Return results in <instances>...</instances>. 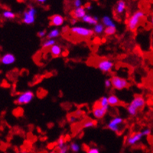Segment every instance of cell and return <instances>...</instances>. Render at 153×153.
Masks as SVG:
<instances>
[{
  "label": "cell",
  "instance_id": "30",
  "mask_svg": "<svg viewBox=\"0 0 153 153\" xmlns=\"http://www.w3.org/2000/svg\"><path fill=\"white\" fill-rule=\"evenodd\" d=\"M47 31L45 30H41V31H38L37 35H38V36L40 38H44L45 37L47 36Z\"/></svg>",
  "mask_w": 153,
  "mask_h": 153
},
{
  "label": "cell",
  "instance_id": "36",
  "mask_svg": "<svg viewBox=\"0 0 153 153\" xmlns=\"http://www.w3.org/2000/svg\"><path fill=\"white\" fill-rule=\"evenodd\" d=\"M76 118H75V117H70V120H69V121L71 123H74V122H76Z\"/></svg>",
  "mask_w": 153,
  "mask_h": 153
},
{
  "label": "cell",
  "instance_id": "13",
  "mask_svg": "<svg viewBox=\"0 0 153 153\" xmlns=\"http://www.w3.org/2000/svg\"><path fill=\"white\" fill-rule=\"evenodd\" d=\"M72 18L78 20V19H82L84 16L87 15V11H86V8L83 7H79V8H75L72 12Z\"/></svg>",
  "mask_w": 153,
  "mask_h": 153
},
{
  "label": "cell",
  "instance_id": "15",
  "mask_svg": "<svg viewBox=\"0 0 153 153\" xmlns=\"http://www.w3.org/2000/svg\"><path fill=\"white\" fill-rule=\"evenodd\" d=\"M82 21L84 22V23H87V24L90 25H95L98 23L99 22V18L97 16H93L90 14H87L84 16L83 19H81Z\"/></svg>",
  "mask_w": 153,
  "mask_h": 153
},
{
  "label": "cell",
  "instance_id": "31",
  "mask_svg": "<svg viewBox=\"0 0 153 153\" xmlns=\"http://www.w3.org/2000/svg\"><path fill=\"white\" fill-rule=\"evenodd\" d=\"M104 86L106 89H110L112 87V82L111 79H106L104 81Z\"/></svg>",
  "mask_w": 153,
  "mask_h": 153
},
{
  "label": "cell",
  "instance_id": "16",
  "mask_svg": "<svg viewBox=\"0 0 153 153\" xmlns=\"http://www.w3.org/2000/svg\"><path fill=\"white\" fill-rule=\"evenodd\" d=\"M49 51L53 57H59L62 54V48L59 45L55 44L54 45L49 48Z\"/></svg>",
  "mask_w": 153,
  "mask_h": 153
},
{
  "label": "cell",
  "instance_id": "17",
  "mask_svg": "<svg viewBox=\"0 0 153 153\" xmlns=\"http://www.w3.org/2000/svg\"><path fill=\"white\" fill-rule=\"evenodd\" d=\"M102 24L104 25L105 28L107 27H117L114 21L109 16H104L102 18Z\"/></svg>",
  "mask_w": 153,
  "mask_h": 153
},
{
  "label": "cell",
  "instance_id": "40",
  "mask_svg": "<svg viewBox=\"0 0 153 153\" xmlns=\"http://www.w3.org/2000/svg\"><path fill=\"white\" fill-rule=\"evenodd\" d=\"M22 153H28V152H22Z\"/></svg>",
  "mask_w": 153,
  "mask_h": 153
},
{
  "label": "cell",
  "instance_id": "37",
  "mask_svg": "<svg viewBox=\"0 0 153 153\" xmlns=\"http://www.w3.org/2000/svg\"><path fill=\"white\" fill-rule=\"evenodd\" d=\"M76 19H72V23H73V24H74L75 22H76Z\"/></svg>",
  "mask_w": 153,
  "mask_h": 153
},
{
  "label": "cell",
  "instance_id": "12",
  "mask_svg": "<svg viewBox=\"0 0 153 153\" xmlns=\"http://www.w3.org/2000/svg\"><path fill=\"white\" fill-rule=\"evenodd\" d=\"M51 25L54 27H61L65 23V18L61 15L55 14L51 17Z\"/></svg>",
  "mask_w": 153,
  "mask_h": 153
},
{
  "label": "cell",
  "instance_id": "29",
  "mask_svg": "<svg viewBox=\"0 0 153 153\" xmlns=\"http://www.w3.org/2000/svg\"><path fill=\"white\" fill-rule=\"evenodd\" d=\"M87 153H100V149L97 147H91L90 149H88Z\"/></svg>",
  "mask_w": 153,
  "mask_h": 153
},
{
  "label": "cell",
  "instance_id": "39",
  "mask_svg": "<svg viewBox=\"0 0 153 153\" xmlns=\"http://www.w3.org/2000/svg\"><path fill=\"white\" fill-rule=\"evenodd\" d=\"M48 153H56V152L55 151H51V152H49Z\"/></svg>",
  "mask_w": 153,
  "mask_h": 153
},
{
  "label": "cell",
  "instance_id": "10",
  "mask_svg": "<svg viewBox=\"0 0 153 153\" xmlns=\"http://www.w3.org/2000/svg\"><path fill=\"white\" fill-rule=\"evenodd\" d=\"M143 136H144V135H143V132H136L134 133H132L127 137L126 140V144L129 146H134V145H136V143L141 141Z\"/></svg>",
  "mask_w": 153,
  "mask_h": 153
},
{
  "label": "cell",
  "instance_id": "25",
  "mask_svg": "<svg viewBox=\"0 0 153 153\" xmlns=\"http://www.w3.org/2000/svg\"><path fill=\"white\" fill-rule=\"evenodd\" d=\"M117 32V27H107L105 28L104 35L106 36H113Z\"/></svg>",
  "mask_w": 153,
  "mask_h": 153
},
{
  "label": "cell",
  "instance_id": "28",
  "mask_svg": "<svg viewBox=\"0 0 153 153\" xmlns=\"http://www.w3.org/2000/svg\"><path fill=\"white\" fill-rule=\"evenodd\" d=\"M73 5L74 8L81 7L82 5H83V1L82 0H74Z\"/></svg>",
  "mask_w": 153,
  "mask_h": 153
},
{
  "label": "cell",
  "instance_id": "22",
  "mask_svg": "<svg viewBox=\"0 0 153 153\" xmlns=\"http://www.w3.org/2000/svg\"><path fill=\"white\" fill-rule=\"evenodd\" d=\"M97 124V121L94 120H86L85 122L83 123L82 124V127L84 129H90V128H93V127L96 126Z\"/></svg>",
  "mask_w": 153,
  "mask_h": 153
},
{
  "label": "cell",
  "instance_id": "5",
  "mask_svg": "<svg viewBox=\"0 0 153 153\" xmlns=\"http://www.w3.org/2000/svg\"><path fill=\"white\" fill-rule=\"evenodd\" d=\"M34 98H35V94L32 91H24L18 95L17 98L16 99V103L18 105H26L31 103Z\"/></svg>",
  "mask_w": 153,
  "mask_h": 153
},
{
  "label": "cell",
  "instance_id": "35",
  "mask_svg": "<svg viewBox=\"0 0 153 153\" xmlns=\"http://www.w3.org/2000/svg\"><path fill=\"white\" fill-rule=\"evenodd\" d=\"M38 4H45L48 0H35Z\"/></svg>",
  "mask_w": 153,
  "mask_h": 153
},
{
  "label": "cell",
  "instance_id": "11",
  "mask_svg": "<svg viewBox=\"0 0 153 153\" xmlns=\"http://www.w3.org/2000/svg\"><path fill=\"white\" fill-rule=\"evenodd\" d=\"M16 61V56L11 53H6L3 54L1 57V63L4 65H13Z\"/></svg>",
  "mask_w": 153,
  "mask_h": 153
},
{
  "label": "cell",
  "instance_id": "4",
  "mask_svg": "<svg viewBox=\"0 0 153 153\" xmlns=\"http://www.w3.org/2000/svg\"><path fill=\"white\" fill-rule=\"evenodd\" d=\"M37 14V10L33 6H29L27 10L23 12L22 22L25 25H33L35 22V16Z\"/></svg>",
  "mask_w": 153,
  "mask_h": 153
},
{
  "label": "cell",
  "instance_id": "19",
  "mask_svg": "<svg viewBox=\"0 0 153 153\" xmlns=\"http://www.w3.org/2000/svg\"><path fill=\"white\" fill-rule=\"evenodd\" d=\"M94 35H102L103 33H104V30H105V27L102 23L98 22L97 24L95 25L94 26Z\"/></svg>",
  "mask_w": 153,
  "mask_h": 153
},
{
  "label": "cell",
  "instance_id": "26",
  "mask_svg": "<svg viewBox=\"0 0 153 153\" xmlns=\"http://www.w3.org/2000/svg\"><path fill=\"white\" fill-rule=\"evenodd\" d=\"M70 149L74 153H77L80 152V145L76 143H71L70 145Z\"/></svg>",
  "mask_w": 153,
  "mask_h": 153
},
{
  "label": "cell",
  "instance_id": "8",
  "mask_svg": "<svg viewBox=\"0 0 153 153\" xmlns=\"http://www.w3.org/2000/svg\"><path fill=\"white\" fill-rule=\"evenodd\" d=\"M97 67L103 73H109L113 70L114 67V62L112 60L104 58L101 59L97 63Z\"/></svg>",
  "mask_w": 153,
  "mask_h": 153
},
{
  "label": "cell",
  "instance_id": "32",
  "mask_svg": "<svg viewBox=\"0 0 153 153\" xmlns=\"http://www.w3.org/2000/svg\"><path fill=\"white\" fill-rule=\"evenodd\" d=\"M142 132H143V135H144L145 136H149L151 135L152 129H149V128H146V129H145L144 130H143Z\"/></svg>",
  "mask_w": 153,
  "mask_h": 153
},
{
  "label": "cell",
  "instance_id": "9",
  "mask_svg": "<svg viewBox=\"0 0 153 153\" xmlns=\"http://www.w3.org/2000/svg\"><path fill=\"white\" fill-rule=\"evenodd\" d=\"M107 111L108 109L100 106L98 104L97 102L94 104V106H93L92 114L96 120H101V119H103L106 116Z\"/></svg>",
  "mask_w": 153,
  "mask_h": 153
},
{
  "label": "cell",
  "instance_id": "20",
  "mask_svg": "<svg viewBox=\"0 0 153 153\" xmlns=\"http://www.w3.org/2000/svg\"><path fill=\"white\" fill-rule=\"evenodd\" d=\"M61 35V31L59 28H55L51 30L47 34V39H56L57 38L60 36Z\"/></svg>",
  "mask_w": 153,
  "mask_h": 153
},
{
  "label": "cell",
  "instance_id": "2",
  "mask_svg": "<svg viewBox=\"0 0 153 153\" xmlns=\"http://www.w3.org/2000/svg\"><path fill=\"white\" fill-rule=\"evenodd\" d=\"M145 17V12L142 10H138L135 12L128 19L127 28L130 31H134L137 29L138 26L140 24L142 19Z\"/></svg>",
  "mask_w": 153,
  "mask_h": 153
},
{
  "label": "cell",
  "instance_id": "6",
  "mask_svg": "<svg viewBox=\"0 0 153 153\" xmlns=\"http://www.w3.org/2000/svg\"><path fill=\"white\" fill-rule=\"evenodd\" d=\"M112 87L117 91H123L129 86V82L125 78L115 75L111 77Z\"/></svg>",
  "mask_w": 153,
  "mask_h": 153
},
{
  "label": "cell",
  "instance_id": "38",
  "mask_svg": "<svg viewBox=\"0 0 153 153\" xmlns=\"http://www.w3.org/2000/svg\"><path fill=\"white\" fill-rule=\"evenodd\" d=\"M151 23H152V26H153V16H152V19H151Z\"/></svg>",
  "mask_w": 153,
  "mask_h": 153
},
{
  "label": "cell",
  "instance_id": "23",
  "mask_svg": "<svg viewBox=\"0 0 153 153\" xmlns=\"http://www.w3.org/2000/svg\"><path fill=\"white\" fill-rule=\"evenodd\" d=\"M97 103L100 106H102V107L109 109L110 104H109V101H108V97H106V96L102 97L99 100V101H97Z\"/></svg>",
  "mask_w": 153,
  "mask_h": 153
},
{
  "label": "cell",
  "instance_id": "14",
  "mask_svg": "<svg viewBox=\"0 0 153 153\" xmlns=\"http://www.w3.org/2000/svg\"><path fill=\"white\" fill-rule=\"evenodd\" d=\"M126 9V2L125 0H119L115 7V12L119 16H121L125 12Z\"/></svg>",
  "mask_w": 153,
  "mask_h": 153
},
{
  "label": "cell",
  "instance_id": "3",
  "mask_svg": "<svg viewBox=\"0 0 153 153\" xmlns=\"http://www.w3.org/2000/svg\"><path fill=\"white\" fill-rule=\"evenodd\" d=\"M70 32L75 36L80 38H91L94 35V30L91 28H86L80 25H74L70 28Z\"/></svg>",
  "mask_w": 153,
  "mask_h": 153
},
{
  "label": "cell",
  "instance_id": "27",
  "mask_svg": "<svg viewBox=\"0 0 153 153\" xmlns=\"http://www.w3.org/2000/svg\"><path fill=\"white\" fill-rule=\"evenodd\" d=\"M57 148L59 149L66 146V140H65V138L64 137V136H61V137L58 139L57 143Z\"/></svg>",
  "mask_w": 153,
  "mask_h": 153
},
{
  "label": "cell",
  "instance_id": "7",
  "mask_svg": "<svg viewBox=\"0 0 153 153\" xmlns=\"http://www.w3.org/2000/svg\"><path fill=\"white\" fill-rule=\"evenodd\" d=\"M123 118L121 117H113L107 123V128L112 132L118 133L121 130V126L123 123Z\"/></svg>",
  "mask_w": 153,
  "mask_h": 153
},
{
  "label": "cell",
  "instance_id": "21",
  "mask_svg": "<svg viewBox=\"0 0 153 153\" xmlns=\"http://www.w3.org/2000/svg\"><path fill=\"white\" fill-rule=\"evenodd\" d=\"M2 16L4 19H9V20H12V19H15L16 17V13L11 10H4L2 13Z\"/></svg>",
  "mask_w": 153,
  "mask_h": 153
},
{
  "label": "cell",
  "instance_id": "33",
  "mask_svg": "<svg viewBox=\"0 0 153 153\" xmlns=\"http://www.w3.org/2000/svg\"><path fill=\"white\" fill-rule=\"evenodd\" d=\"M68 147L67 146V145H66L65 147H63V148L60 149L59 153H67L68 152Z\"/></svg>",
  "mask_w": 153,
  "mask_h": 153
},
{
  "label": "cell",
  "instance_id": "34",
  "mask_svg": "<svg viewBox=\"0 0 153 153\" xmlns=\"http://www.w3.org/2000/svg\"><path fill=\"white\" fill-rule=\"evenodd\" d=\"M94 9V6H93L92 5V4H88V5H87V6H86V9H87V10H92V9Z\"/></svg>",
  "mask_w": 153,
  "mask_h": 153
},
{
  "label": "cell",
  "instance_id": "1",
  "mask_svg": "<svg viewBox=\"0 0 153 153\" xmlns=\"http://www.w3.org/2000/svg\"><path fill=\"white\" fill-rule=\"evenodd\" d=\"M145 105H146V100L143 96H136L131 101L130 103L127 106V113L130 117H136L137 116L138 112L143 109Z\"/></svg>",
  "mask_w": 153,
  "mask_h": 153
},
{
  "label": "cell",
  "instance_id": "18",
  "mask_svg": "<svg viewBox=\"0 0 153 153\" xmlns=\"http://www.w3.org/2000/svg\"><path fill=\"white\" fill-rule=\"evenodd\" d=\"M108 101L110 106H117L121 103V101L119 99L118 97L115 94H111L108 97Z\"/></svg>",
  "mask_w": 153,
  "mask_h": 153
},
{
  "label": "cell",
  "instance_id": "24",
  "mask_svg": "<svg viewBox=\"0 0 153 153\" xmlns=\"http://www.w3.org/2000/svg\"><path fill=\"white\" fill-rule=\"evenodd\" d=\"M56 44V40L55 39H47L45 42L42 43V48L47 49L50 48L52 47L53 45H54Z\"/></svg>",
  "mask_w": 153,
  "mask_h": 153
}]
</instances>
